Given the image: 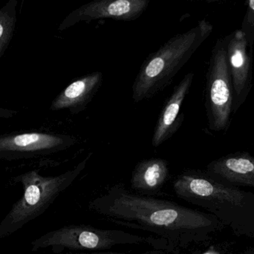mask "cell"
Masks as SVG:
<instances>
[{
	"mask_svg": "<svg viewBox=\"0 0 254 254\" xmlns=\"http://www.w3.org/2000/svg\"><path fill=\"white\" fill-rule=\"evenodd\" d=\"M177 196L193 204L230 203L241 205L245 195L240 191L223 186L192 171L183 173L173 184Z\"/></svg>",
	"mask_w": 254,
	"mask_h": 254,
	"instance_id": "6",
	"label": "cell"
},
{
	"mask_svg": "<svg viewBox=\"0 0 254 254\" xmlns=\"http://www.w3.org/2000/svg\"><path fill=\"white\" fill-rule=\"evenodd\" d=\"M213 30L210 22L201 19L193 28L173 36L156 52L149 54L133 82V101L152 98L170 85Z\"/></svg>",
	"mask_w": 254,
	"mask_h": 254,
	"instance_id": "2",
	"label": "cell"
},
{
	"mask_svg": "<svg viewBox=\"0 0 254 254\" xmlns=\"http://www.w3.org/2000/svg\"><path fill=\"white\" fill-rule=\"evenodd\" d=\"M122 254L115 253H93V254Z\"/></svg>",
	"mask_w": 254,
	"mask_h": 254,
	"instance_id": "16",
	"label": "cell"
},
{
	"mask_svg": "<svg viewBox=\"0 0 254 254\" xmlns=\"http://www.w3.org/2000/svg\"><path fill=\"white\" fill-rule=\"evenodd\" d=\"M213 254V253H206V254Z\"/></svg>",
	"mask_w": 254,
	"mask_h": 254,
	"instance_id": "17",
	"label": "cell"
},
{
	"mask_svg": "<svg viewBox=\"0 0 254 254\" xmlns=\"http://www.w3.org/2000/svg\"><path fill=\"white\" fill-rule=\"evenodd\" d=\"M103 80L101 72H94L79 78L53 100L50 110L58 111L66 109L72 114L81 113L102 86Z\"/></svg>",
	"mask_w": 254,
	"mask_h": 254,
	"instance_id": "9",
	"label": "cell"
},
{
	"mask_svg": "<svg viewBox=\"0 0 254 254\" xmlns=\"http://www.w3.org/2000/svg\"><path fill=\"white\" fill-rule=\"evenodd\" d=\"M227 36L213 46L206 74L204 105L209 129L226 133L232 121L234 92L227 58Z\"/></svg>",
	"mask_w": 254,
	"mask_h": 254,
	"instance_id": "3",
	"label": "cell"
},
{
	"mask_svg": "<svg viewBox=\"0 0 254 254\" xmlns=\"http://www.w3.org/2000/svg\"><path fill=\"white\" fill-rule=\"evenodd\" d=\"M207 170L231 183L254 186V157L245 152L231 154L210 163Z\"/></svg>",
	"mask_w": 254,
	"mask_h": 254,
	"instance_id": "10",
	"label": "cell"
},
{
	"mask_svg": "<svg viewBox=\"0 0 254 254\" xmlns=\"http://www.w3.org/2000/svg\"><path fill=\"white\" fill-rule=\"evenodd\" d=\"M247 9L242 24L241 31L246 37L248 46L252 52L254 48V0L247 1Z\"/></svg>",
	"mask_w": 254,
	"mask_h": 254,
	"instance_id": "13",
	"label": "cell"
},
{
	"mask_svg": "<svg viewBox=\"0 0 254 254\" xmlns=\"http://www.w3.org/2000/svg\"><path fill=\"white\" fill-rule=\"evenodd\" d=\"M40 196H41V194H40V189L35 185L30 186L25 191V200L30 205L37 204L40 201Z\"/></svg>",
	"mask_w": 254,
	"mask_h": 254,
	"instance_id": "14",
	"label": "cell"
},
{
	"mask_svg": "<svg viewBox=\"0 0 254 254\" xmlns=\"http://www.w3.org/2000/svg\"><path fill=\"white\" fill-rule=\"evenodd\" d=\"M17 112L0 107V119H10L16 115Z\"/></svg>",
	"mask_w": 254,
	"mask_h": 254,
	"instance_id": "15",
	"label": "cell"
},
{
	"mask_svg": "<svg viewBox=\"0 0 254 254\" xmlns=\"http://www.w3.org/2000/svg\"><path fill=\"white\" fill-rule=\"evenodd\" d=\"M74 143L75 140L70 136L41 131L2 134L0 135V155L55 152Z\"/></svg>",
	"mask_w": 254,
	"mask_h": 254,
	"instance_id": "7",
	"label": "cell"
},
{
	"mask_svg": "<svg viewBox=\"0 0 254 254\" xmlns=\"http://www.w3.org/2000/svg\"><path fill=\"white\" fill-rule=\"evenodd\" d=\"M149 0H98L83 4L72 10L62 21L58 30L64 31L78 22L113 19L132 21L146 10Z\"/></svg>",
	"mask_w": 254,
	"mask_h": 254,
	"instance_id": "5",
	"label": "cell"
},
{
	"mask_svg": "<svg viewBox=\"0 0 254 254\" xmlns=\"http://www.w3.org/2000/svg\"><path fill=\"white\" fill-rule=\"evenodd\" d=\"M17 0H9L0 9V59L8 47L17 22Z\"/></svg>",
	"mask_w": 254,
	"mask_h": 254,
	"instance_id": "12",
	"label": "cell"
},
{
	"mask_svg": "<svg viewBox=\"0 0 254 254\" xmlns=\"http://www.w3.org/2000/svg\"><path fill=\"white\" fill-rule=\"evenodd\" d=\"M168 174V165L164 160H144L138 163L132 171L131 188L140 192H155L165 183Z\"/></svg>",
	"mask_w": 254,
	"mask_h": 254,
	"instance_id": "11",
	"label": "cell"
},
{
	"mask_svg": "<svg viewBox=\"0 0 254 254\" xmlns=\"http://www.w3.org/2000/svg\"><path fill=\"white\" fill-rule=\"evenodd\" d=\"M193 79V73L185 75L182 80L175 86L173 92L161 109L152 136V145L154 147H158L170 140L182 126L184 115L181 114V109L185 98L189 93Z\"/></svg>",
	"mask_w": 254,
	"mask_h": 254,
	"instance_id": "8",
	"label": "cell"
},
{
	"mask_svg": "<svg viewBox=\"0 0 254 254\" xmlns=\"http://www.w3.org/2000/svg\"><path fill=\"white\" fill-rule=\"evenodd\" d=\"M92 213L125 228L145 231L164 243L178 248L213 225L209 216L176 203L137 195L115 185L89 203Z\"/></svg>",
	"mask_w": 254,
	"mask_h": 254,
	"instance_id": "1",
	"label": "cell"
},
{
	"mask_svg": "<svg viewBox=\"0 0 254 254\" xmlns=\"http://www.w3.org/2000/svg\"><path fill=\"white\" fill-rule=\"evenodd\" d=\"M227 58L233 85L232 113L236 114L252 91L254 52L240 29L227 36Z\"/></svg>",
	"mask_w": 254,
	"mask_h": 254,
	"instance_id": "4",
	"label": "cell"
}]
</instances>
